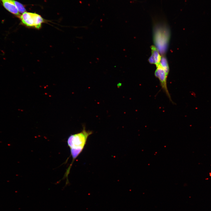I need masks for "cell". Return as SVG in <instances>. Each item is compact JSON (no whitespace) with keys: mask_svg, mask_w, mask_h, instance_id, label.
Masks as SVG:
<instances>
[{"mask_svg":"<svg viewBox=\"0 0 211 211\" xmlns=\"http://www.w3.org/2000/svg\"><path fill=\"white\" fill-rule=\"evenodd\" d=\"M92 133L91 131H86L85 127H84L81 132L71 135L68 138L67 143L70 149L72 161L64 176V178L67 179L66 184L69 183L68 175L74 161L82 151L86 144L88 137Z\"/></svg>","mask_w":211,"mask_h":211,"instance_id":"6da1fadb","label":"cell"},{"mask_svg":"<svg viewBox=\"0 0 211 211\" xmlns=\"http://www.w3.org/2000/svg\"><path fill=\"white\" fill-rule=\"evenodd\" d=\"M154 41L155 47L162 55L166 52L169 39V29L166 21L161 18L153 19Z\"/></svg>","mask_w":211,"mask_h":211,"instance_id":"7a4b0ae2","label":"cell"},{"mask_svg":"<svg viewBox=\"0 0 211 211\" xmlns=\"http://www.w3.org/2000/svg\"><path fill=\"white\" fill-rule=\"evenodd\" d=\"M22 23L29 27L40 28L44 22L43 18L39 15L35 13L25 12L19 17Z\"/></svg>","mask_w":211,"mask_h":211,"instance_id":"3957f363","label":"cell"},{"mask_svg":"<svg viewBox=\"0 0 211 211\" xmlns=\"http://www.w3.org/2000/svg\"><path fill=\"white\" fill-rule=\"evenodd\" d=\"M156 68L154 73L155 76L158 79L162 90L165 93L170 101L173 102L167 86V79L168 75L160 64L156 65Z\"/></svg>","mask_w":211,"mask_h":211,"instance_id":"277c9868","label":"cell"},{"mask_svg":"<svg viewBox=\"0 0 211 211\" xmlns=\"http://www.w3.org/2000/svg\"><path fill=\"white\" fill-rule=\"evenodd\" d=\"M150 48L152 55L148 61L150 63L155 64L156 66L160 64L161 57L159 51L155 46L152 45Z\"/></svg>","mask_w":211,"mask_h":211,"instance_id":"5b68a950","label":"cell"},{"mask_svg":"<svg viewBox=\"0 0 211 211\" xmlns=\"http://www.w3.org/2000/svg\"><path fill=\"white\" fill-rule=\"evenodd\" d=\"M4 7L12 14L19 17L21 16L13 0H1Z\"/></svg>","mask_w":211,"mask_h":211,"instance_id":"8992f818","label":"cell"},{"mask_svg":"<svg viewBox=\"0 0 211 211\" xmlns=\"http://www.w3.org/2000/svg\"><path fill=\"white\" fill-rule=\"evenodd\" d=\"M160 64L167 74L168 75L169 67L167 59L164 55H162Z\"/></svg>","mask_w":211,"mask_h":211,"instance_id":"52a82bcc","label":"cell"},{"mask_svg":"<svg viewBox=\"0 0 211 211\" xmlns=\"http://www.w3.org/2000/svg\"><path fill=\"white\" fill-rule=\"evenodd\" d=\"M13 1L19 12L23 13L25 12L26 9L23 4L14 0Z\"/></svg>","mask_w":211,"mask_h":211,"instance_id":"ba28073f","label":"cell"}]
</instances>
